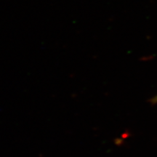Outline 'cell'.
Listing matches in <instances>:
<instances>
[{
	"instance_id": "obj_1",
	"label": "cell",
	"mask_w": 157,
	"mask_h": 157,
	"mask_svg": "<svg viewBox=\"0 0 157 157\" xmlns=\"http://www.w3.org/2000/svg\"><path fill=\"white\" fill-rule=\"evenodd\" d=\"M154 101H156V103H157V97H156V98H155V99H154Z\"/></svg>"
}]
</instances>
